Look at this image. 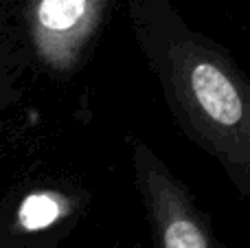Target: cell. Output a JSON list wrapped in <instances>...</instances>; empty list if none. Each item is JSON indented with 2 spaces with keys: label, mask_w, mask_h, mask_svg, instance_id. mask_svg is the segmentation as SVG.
<instances>
[{
  "label": "cell",
  "mask_w": 250,
  "mask_h": 248,
  "mask_svg": "<svg viewBox=\"0 0 250 248\" xmlns=\"http://www.w3.org/2000/svg\"><path fill=\"white\" fill-rule=\"evenodd\" d=\"M134 42L189 143L250 196V82L233 53L195 31L171 0H129Z\"/></svg>",
  "instance_id": "1"
},
{
  "label": "cell",
  "mask_w": 250,
  "mask_h": 248,
  "mask_svg": "<svg viewBox=\"0 0 250 248\" xmlns=\"http://www.w3.org/2000/svg\"><path fill=\"white\" fill-rule=\"evenodd\" d=\"M117 0H24L11 26L26 70L66 82L86 66Z\"/></svg>",
  "instance_id": "2"
},
{
  "label": "cell",
  "mask_w": 250,
  "mask_h": 248,
  "mask_svg": "<svg viewBox=\"0 0 250 248\" xmlns=\"http://www.w3.org/2000/svg\"><path fill=\"white\" fill-rule=\"evenodd\" d=\"M90 207L92 191L77 176H26L0 196V248H62Z\"/></svg>",
  "instance_id": "3"
},
{
  "label": "cell",
  "mask_w": 250,
  "mask_h": 248,
  "mask_svg": "<svg viewBox=\"0 0 250 248\" xmlns=\"http://www.w3.org/2000/svg\"><path fill=\"white\" fill-rule=\"evenodd\" d=\"M125 143L151 248H226L211 215L169 163L138 136Z\"/></svg>",
  "instance_id": "4"
},
{
  "label": "cell",
  "mask_w": 250,
  "mask_h": 248,
  "mask_svg": "<svg viewBox=\"0 0 250 248\" xmlns=\"http://www.w3.org/2000/svg\"><path fill=\"white\" fill-rule=\"evenodd\" d=\"M24 73L26 68L22 64L11 26L0 20V127L24 95Z\"/></svg>",
  "instance_id": "5"
}]
</instances>
